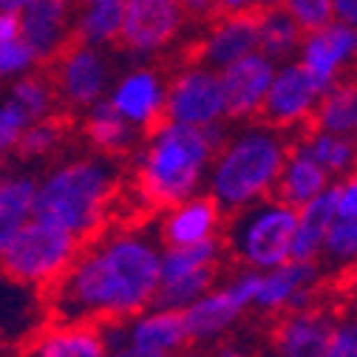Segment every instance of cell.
Listing matches in <instances>:
<instances>
[{
	"label": "cell",
	"mask_w": 357,
	"mask_h": 357,
	"mask_svg": "<svg viewBox=\"0 0 357 357\" xmlns=\"http://www.w3.org/2000/svg\"><path fill=\"white\" fill-rule=\"evenodd\" d=\"M162 244L156 230L111 221L79 244L66 275L49 289L52 318L116 326L156 303Z\"/></svg>",
	"instance_id": "obj_1"
},
{
	"label": "cell",
	"mask_w": 357,
	"mask_h": 357,
	"mask_svg": "<svg viewBox=\"0 0 357 357\" xmlns=\"http://www.w3.org/2000/svg\"><path fill=\"white\" fill-rule=\"evenodd\" d=\"M225 133L176 125L162 119L142 133L130 153L128 190L142 210H167L185 199L204 193L213 153Z\"/></svg>",
	"instance_id": "obj_2"
},
{
	"label": "cell",
	"mask_w": 357,
	"mask_h": 357,
	"mask_svg": "<svg viewBox=\"0 0 357 357\" xmlns=\"http://www.w3.org/2000/svg\"><path fill=\"white\" fill-rule=\"evenodd\" d=\"M122 199V170L97 153L63 156L37 176L34 215L88 241L105 230Z\"/></svg>",
	"instance_id": "obj_3"
},
{
	"label": "cell",
	"mask_w": 357,
	"mask_h": 357,
	"mask_svg": "<svg viewBox=\"0 0 357 357\" xmlns=\"http://www.w3.org/2000/svg\"><path fill=\"white\" fill-rule=\"evenodd\" d=\"M289 148V133L261 119L238 122L236 130L221 137L213 153L204 193L225 215L273 199Z\"/></svg>",
	"instance_id": "obj_4"
},
{
	"label": "cell",
	"mask_w": 357,
	"mask_h": 357,
	"mask_svg": "<svg viewBox=\"0 0 357 357\" xmlns=\"http://www.w3.org/2000/svg\"><path fill=\"white\" fill-rule=\"evenodd\" d=\"M295 207L281 199H264L247 210H238L225 225V252L241 270L264 273L292 258L295 238Z\"/></svg>",
	"instance_id": "obj_5"
},
{
	"label": "cell",
	"mask_w": 357,
	"mask_h": 357,
	"mask_svg": "<svg viewBox=\"0 0 357 357\" xmlns=\"http://www.w3.org/2000/svg\"><path fill=\"white\" fill-rule=\"evenodd\" d=\"M79 244L82 241H77L63 227L34 215L17 230V236L0 255V278L49 295V289L66 275L71 261L77 258Z\"/></svg>",
	"instance_id": "obj_6"
},
{
	"label": "cell",
	"mask_w": 357,
	"mask_h": 357,
	"mask_svg": "<svg viewBox=\"0 0 357 357\" xmlns=\"http://www.w3.org/2000/svg\"><path fill=\"white\" fill-rule=\"evenodd\" d=\"M221 261H225L221 238L193 247H162L156 303L176 312L188 309L218 281Z\"/></svg>",
	"instance_id": "obj_7"
},
{
	"label": "cell",
	"mask_w": 357,
	"mask_h": 357,
	"mask_svg": "<svg viewBox=\"0 0 357 357\" xmlns=\"http://www.w3.org/2000/svg\"><path fill=\"white\" fill-rule=\"evenodd\" d=\"M165 119L202 130H221L227 122V105L218 71L199 60L178 66L167 77Z\"/></svg>",
	"instance_id": "obj_8"
},
{
	"label": "cell",
	"mask_w": 357,
	"mask_h": 357,
	"mask_svg": "<svg viewBox=\"0 0 357 357\" xmlns=\"http://www.w3.org/2000/svg\"><path fill=\"white\" fill-rule=\"evenodd\" d=\"M178 0H122L119 46L133 60H156L178 46L188 31Z\"/></svg>",
	"instance_id": "obj_9"
},
{
	"label": "cell",
	"mask_w": 357,
	"mask_h": 357,
	"mask_svg": "<svg viewBox=\"0 0 357 357\" xmlns=\"http://www.w3.org/2000/svg\"><path fill=\"white\" fill-rule=\"evenodd\" d=\"M255 281L258 273L238 270L225 281H215L202 298L182 309L190 343H218L225 337L252 309Z\"/></svg>",
	"instance_id": "obj_10"
},
{
	"label": "cell",
	"mask_w": 357,
	"mask_h": 357,
	"mask_svg": "<svg viewBox=\"0 0 357 357\" xmlns=\"http://www.w3.org/2000/svg\"><path fill=\"white\" fill-rule=\"evenodd\" d=\"M49 77L60 108L85 114L88 108H94L108 97L114 68L102 49L71 43L63 54H57L49 63Z\"/></svg>",
	"instance_id": "obj_11"
},
{
	"label": "cell",
	"mask_w": 357,
	"mask_h": 357,
	"mask_svg": "<svg viewBox=\"0 0 357 357\" xmlns=\"http://www.w3.org/2000/svg\"><path fill=\"white\" fill-rule=\"evenodd\" d=\"M295 63L321 91L351 77V68L357 66V29L332 20L315 31H306Z\"/></svg>",
	"instance_id": "obj_12"
},
{
	"label": "cell",
	"mask_w": 357,
	"mask_h": 357,
	"mask_svg": "<svg viewBox=\"0 0 357 357\" xmlns=\"http://www.w3.org/2000/svg\"><path fill=\"white\" fill-rule=\"evenodd\" d=\"M318 97H321V88L309 79V74L295 60L278 63L273 82L266 88L258 119L284 130V133L303 130L312 125V114L318 108Z\"/></svg>",
	"instance_id": "obj_13"
},
{
	"label": "cell",
	"mask_w": 357,
	"mask_h": 357,
	"mask_svg": "<svg viewBox=\"0 0 357 357\" xmlns=\"http://www.w3.org/2000/svg\"><path fill=\"white\" fill-rule=\"evenodd\" d=\"M321 281V264L289 258L281 266L258 273L252 309H261L266 315H287V312L309 309L318 301Z\"/></svg>",
	"instance_id": "obj_14"
},
{
	"label": "cell",
	"mask_w": 357,
	"mask_h": 357,
	"mask_svg": "<svg viewBox=\"0 0 357 357\" xmlns=\"http://www.w3.org/2000/svg\"><path fill=\"white\" fill-rule=\"evenodd\" d=\"M165 91L167 77L159 68L133 66L114 77L105 102L139 133H148L165 119Z\"/></svg>",
	"instance_id": "obj_15"
},
{
	"label": "cell",
	"mask_w": 357,
	"mask_h": 357,
	"mask_svg": "<svg viewBox=\"0 0 357 357\" xmlns=\"http://www.w3.org/2000/svg\"><path fill=\"white\" fill-rule=\"evenodd\" d=\"M74 0H31L17 15L20 34L40 68L49 66L74 43Z\"/></svg>",
	"instance_id": "obj_16"
},
{
	"label": "cell",
	"mask_w": 357,
	"mask_h": 357,
	"mask_svg": "<svg viewBox=\"0 0 357 357\" xmlns=\"http://www.w3.org/2000/svg\"><path fill=\"white\" fill-rule=\"evenodd\" d=\"M108 337L145 349V351H153V354H165V357H178L190 346L182 312L159 306V303L137 312L133 318H128L116 326H108Z\"/></svg>",
	"instance_id": "obj_17"
},
{
	"label": "cell",
	"mask_w": 357,
	"mask_h": 357,
	"mask_svg": "<svg viewBox=\"0 0 357 357\" xmlns=\"http://www.w3.org/2000/svg\"><path fill=\"white\" fill-rule=\"evenodd\" d=\"M225 225L227 215L218 210V204L207 193H199L162 210L153 230L162 247H193L221 238Z\"/></svg>",
	"instance_id": "obj_18"
},
{
	"label": "cell",
	"mask_w": 357,
	"mask_h": 357,
	"mask_svg": "<svg viewBox=\"0 0 357 357\" xmlns=\"http://www.w3.org/2000/svg\"><path fill=\"white\" fill-rule=\"evenodd\" d=\"M275 66L278 63L264 57L261 52H252L218 71L225 105H227V119L252 122L261 116V105L266 97V88L273 82Z\"/></svg>",
	"instance_id": "obj_19"
},
{
	"label": "cell",
	"mask_w": 357,
	"mask_h": 357,
	"mask_svg": "<svg viewBox=\"0 0 357 357\" xmlns=\"http://www.w3.org/2000/svg\"><path fill=\"white\" fill-rule=\"evenodd\" d=\"M111 337L105 326L49 318L37 335L20 349V357H105Z\"/></svg>",
	"instance_id": "obj_20"
},
{
	"label": "cell",
	"mask_w": 357,
	"mask_h": 357,
	"mask_svg": "<svg viewBox=\"0 0 357 357\" xmlns=\"http://www.w3.org/2000/svg\"><path fill=\"white\" fill-rule=\"evenodd\" d=\"M49 318L46 292L0 278V349H23Z\"/></svg>",
	"instance_id": "obj_21"
},
{
	"label": "cell",
	"mask_w": 357,
	"mask_h": 357,
	"mask_svg": "<svg viewBox=\"0 0 357 357\" xmlns=\"http://www.w3.org/2000/svg\"><path fill=\"white\" fill-rule=\"evenodd\" d=\"M258 52L255 15H215L196 43V60L221 71Z\"/></svg>",
	"instance_id": "obj_22"
},
{
	"label": "cell",
	"mask_w": 357,
	"mask_h": 357,
	"mask_svg": "<svg viewBox=\"0 0 357 357\" xmlns=\"http://www.w3.org/2000/svg\"><path fill=\"white\" fill-rule=\"evenodd\" d=\"M332 321L335 318L321 306L281 315L273 332L275 357H321Z\"/></svg>",
	"instance_id": "obj_23"
},
{
	"label": "cell",
	"mask_w": 357,
	"mask_h": 357,
	"mask_svg": "<svg viewBox=\"0 0 357 357\" xmlns=\"http://www.w3.org/2000/svg\"><path fill=\"white\" fill-rule=\"evenodd\" d=\"M79 130H82L85 145L91 148V153L114 159V162L122 156H130L142 139V133L130 122H125L105 100L82 114Z\"/></svg>",
	"instance_id": "obj_24"
},
{
	"label": "cell",
	"mask_w": 357,
	"mask_h": 357,
	"mask_svg": "<svg viewBox=\"0 0 357 357\" xmlns=\"http://www.w3.org/2000/svg\"><path fill=\"white\" fill-rule=\"evenodd\" d=\"M329 188H332V178L324 173V167L312 159L301 145H292L287 159H284L281 176H278L275 199H281L284 204L298 210V207L309 204L312 199L324 196Z\"/></svg>",
	"instance_id": "obj_25"
},
{
	"label": "cell",
	"mask_w": 357,
	"mask_h": 357,
	"mask_svg": "<svg viewBox=\"0 0 357 357\" xmlns=\"http://www.w3.org/2000/svg\"><path fill=\"white\" fill-rule=\"evenodd\" d=\"M34 188L37 176L29 170L0 173V255L26 221L34 218Z\"/></svg>",
	"instance_id": "obj_26"
},
{
	"label": "cell",
	"mask_w": 357,
	"mask_h": 357,
	"mask_svg": "<svg viewBox=\"0 0 357 357\" xmlns=\"http://www.w3.org/2000/svg\"><path fill=\"white\" fill-rule=\"evenodd\" d=\"M255 34H258V52L270 57L273 63L295 60L303 40V31L278 3H270L261 12H255Z\"/></svg>",
	"instance_id": "obj_27"
},
{
	"label": "cell",
	"mask_w": 357,
	"mask_h": 357,
	"mask_svg": "<svg viewBox=\"0 0 357 357\" xmlns=\"http://www.w3.org/2000/svg\"><path fill=\"white\" fill-rule=\"evenodd\" d=\"M335 218L337 215H335V204H332V193L329 190L324 196H318V199H312L309 204L298 207V213H295L292 258L318 264L324 238H326V233H329Z\"/></svg>",
	"instance_id": "obj_28"
},
{
	"label": "cell",
	"mask_w": 357,
	"mask_h": 357,
	"mask_svg": "<svg viewBox=\"0 0 357 357\" xmlns=\"http://www.w3.org/2000/svg\"><path fill=\"white\" fill-rule=\"evenodd\" d=\"M0 91L15 102V108L26 116L29 125L60 114V102H57V94H54L52 77L43 68H34L29 74L15 77L12 82H6L3 88H0Z\"/></svg>",
	"instance_id": "obj_29"
},
{
	"label": "cell",
	"mask_w": 357,
	"mask_h": 357,
	"mask_svg": "<svg viewBox=\"0 0 357 357\" xmlns=\"http://www.w3.org/2000/svg\"><path fill=\"white\" fill-rule=\"evenodd\" d=\"M354 125H357V77H346L321 91L309 128L351 137Z\"/></svg>",
	"instance_id": "obj_30"
},
{
	"label": "cell",
	"mask_w": 357,
	"mask_h": 357,
	"mask_svg": "<svg viewBox=\"0 0 357 357\" xmlns=\"http://www.w3.org/2000/svg\"><path fill=\"white\" fill-rule=\"evenodd\" d=\"M122 29V3H91L77 6L74 15V43L91 49H108L119 43Z\"/></svg>",
	"instance_id": "obj_31"
},
{
	"label": "cell",
	"mask_w": 357,
	"mask_h": 357,
	"mask_svg": "<svg viewBox=\"0 0 357 357\" xmlns=\"http://www.w3.org/2000/svg\"><path fill=\"white\" fill-rule=\"evenodd\" d=\"M68 125L66 119L57 114V116H49V119H40V122H31L17 139V148H15V156L26 165H40V162H52L63 153L66 142H68Z\"/></svg>",
	"instance_id": "obj_32"
},
{
	"label": "cell",
	"mask_w": 357,
	"mask_h": 357,
	"mask_svg": "<svg viewBox=\"0 0 357 357\" xmlns=\"http://www.w3.org/2000/svg\"><path fill=\"white\" fill-rule=\"evenodd\" d=\"M298 145L324 167V173L332 178V182L357 167L354 145H351L349 137H343V133H329V130L309 128Z\"/></svg>",
	"instance_id": "obj_33"
},
{
	"label": "cell",
	"mask_w": 357,
	"mask_h": 357,
	"mask_svg": "<svg viewBox=\"0 0 357 357\" xmlns=\"http://www.w3.org/2000/svg\"><path fill=\"white\" fill-rule=\"evenodd\" d=\"M40 68L34 60L31 49L26 46V40L20 34L17 17L15 15H0V88L12 82L20 74H29Z\"/></svg>",
	"instance_id": "obj_34"
},
{
	"label": "cell",
	"mask_w": 357,
	"mask_h": 357,
	"mask_svg": "<svg viewBox=\"0 0 357 357\" xmlns=\"http://www.w3.org/2000/svg\"><path fill=\"white\" fill-rule=\"evenodd\" d=\"M318 264H324L329 273H346V275L357 273V221H346V218L332 221Z\"/></svg>",
	"instance_id": "obj_35"
},
{
	"label": "cell",
	"mask_w": 357,
	"mask_h": 357,
	"mask_svg": "<svg viewBox=\"0 0 357 357\" xmlns=\"http://www.w3.org/2000/svg\"><path fill=\"white\" fill-rule=\"evenodd\" d=\"M278 6L306 34L332 23V0H278Z\"/></svg>",
	"instance_id": "obj_36"
},
{
	"label": "cell",
	"mask_w": 357,
	"mask_h": 357,
	"mask_svg": "<svg viewBox=\"0 0 357 357\" xmlns=\"http://www.w3.org/2000/svg\"><path fill=\"white\" fill-rule=\"evenodd\" d=\"M321 357H357V312L332 321Z\"/></svg>",
	"instance_id": "obj_37"
},
{
	"label": "cell",
	"mask_w": 357,
	"mask_h": 357,
	"mask_svg": "<svg viewBox=\"0 0 357 357\" xmlns=\"http://www.w3.org/2000/svg\"><path fill=\"white\" fill-rule=\"evenodd\" d=\"M332 204H335V215L346 218V221H357V167L340 178H335L332 188Z\"/></svg>",
	"instance_id": "obj_38"
},
{
	"label": "cell",
	"mask_w": 357,
	"mask_h": 357,
	"mask_svg": "<svg viewBox=\"0 0 357 357\" xmlns=\"http://www.w3.org/2000/svg\"><path fill=\"white\" fill-rule=\"evenodd\" d=\"M29 128L26 116L15 108V102L0 91V142H3L12 156H15V148H17V139H20V133Z\"/></svg>",
	"instance_id": "obj_39"
},
{
	"label": "cell",
	"mask_w": 357,
	"mask_h": 357,
	"mask_svg": "<svg viewBox=\"0 0 357 357\" xmlns=\"http://www.w3.org/2000/svg\"><path fill=\"white\" fill-rule=\"evenodd\" d=\"M215 15H255L264 6H270V0H213Z\"/></svg>",
	"instance_id": "obj_40"
},
{
	"label": "cell",
	"mask_w": 357,
	"mask_h": 357,
	"mask_svg": "<svg viewBox=\"0 0 357 357\" xmlns=\"http://www.w3.org/2000/svg\"><path fill=\"white\" fill-rule=\"evenodd\" d=\"M178 3H182L188 23H210L215 17L213 0H178Z\"/></svg>",
	"instance_id": "obj_41"
},
{
	"label": "cell",
	"mask_w": 357,
	"mask_h": 357,
	"mask_svg": "<svg viewBox=\"0 0 357 357\" xmlns=\"http://www.w3.org/2000/svg\"><path fill=\"white\" fill-rule=\"evenodd\" d=\"M332 20L357 29V0H332Z\"/></svg>",
	"instance_id": "obj_42"
},
{
	"label": "cell",
	"mask_w": 357,
	"mask_h": 357,
	"mask_svg": "<svg viewBox=\"0 0 357 357\" xmlns=\"http://www.w3.org/2000/svg\"><path fill=\"white\" fill-rule=\"evenodd\" d=\"M105 357H165V354H153V351H145V349H137V346H128L122 340H111V349Z\"/></svg>",
	"instance_id": "obj_43"
},
{
	"label": "cell",
	"mask_w": 357,
	"mask_h": 357,
	"mask_svg": "<svg viewBox=\"0 0 357 357\" xmlns=\"http://www.w3.org/2000/svg\"><path fill=\"white\" fill-rule=\"evenodd\" d=\"M210 357H252V354L238 343H227V346H218V351L210 354Z\"/></svg>",
	"instance_id": "obj_44"
},
{
	"label": "cell",
	"mask_w": 357,
	"mask_h": 357,
	"mask_svg": "<svg viewBox=\"0 0 357 357\" xmlns=\"http://www.w3.org/2000/svg\"><path fill=\"white\" fill-rule=\"evenodd\" d=\"M31 3V0H0V15H20L26 6Z\"/></svg>",
	"instance_id": "obj_45"
},
{
	"label": "cell",
	"mask_w": 357,
	"mask_h": 357,
	"mask_svg": "<svg viewBox=\"0 0 357 357\" xmlns=\"http://www.w3.org/2000/svg\"><path fill=\"white\" fill-rule=\"evenodd\" d=\"M346 301H349V306L357 312V273H351V275L346 278Z\"/></svg>",
	"instance_id": "obj_46"
},
{
	"label": "cell",
	"mask_w": 357,
	"mask_h": 357,
	"mask_svg": "<svg viewBox=\"0 0 357 357\" xmlns=\"http://www.w3.org/2000/svg\"><path fill=\"white\" fill-rule=\"evenodd\" d=\"M9 156H12V151H9L3 142H0V173L6 170V162H9Z\"/></svg>",
	"instance_id": "obj_47"
},
{
	"label": "cell",
	"mask_w": 357,
	"mask_h": 357,
	"mask_svg": "<svg viewBox=\"0 0 357 357\" xmlns=\"http://www.w3.org/2000/svg\"><path fill=\"white\" fill-rule=\"evenodd\" d=\"M77 6H91V3H122V0H74Z\"/></svg>",
	"instance_id": "obj_48"
},
{
	"label": "cell",
	"mask_w": 357,
	"mask_h": 357,
	"mask_svg": "<svg viewBox=\"0 0 357 357\" xmlns=\"http://www.w3.org/2000/svg\"><path fill=\"white\" fill-rule=\"evenodd\" d=\"M349 139H351V145H354V153H357V125H354V130H351V137H349Z\"/></svg>",
	"instance_id": "obj_49"
},
{
	"label": "cell",
	"mask_w": 357,
	"mask_h": 357,
	"mask_svg": "<svg viewBox=\"0 0 357 357\" xmlns=\"http://www.w3.org/2000/svg\"><path fill=\"white\" fill-rule=\"evenodd\" d=\"M190 357H210V354H190Z\"/></svg>",
	"instance_id": "obj_50"
},
{
	"label": "cell",
	"mask_w": 357,
	"mask_h": 357,
	"mask_svg": "<svg viewBox=\"0 0 357 357\" xmlns=\"http://www.w3.org/2000/svg\"><path fill=\"white\" fill-rule=\"evenodd\" d=\"M270 3H278V0H270Z\"/></svg>",
	"instance_id": "obj_51"
}]
</instances>
